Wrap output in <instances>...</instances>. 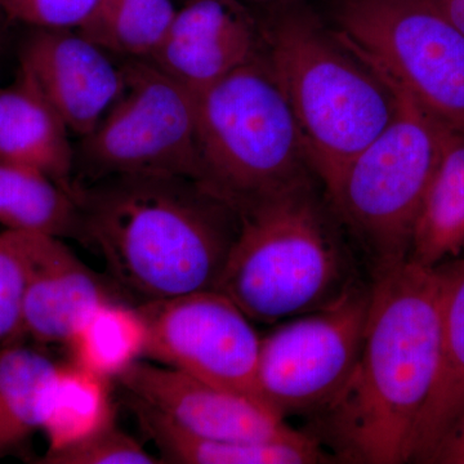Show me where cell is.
Wrapping results in <instances>:
<instances>
[{
	"label": "cell",
	"instance_id": "1",
	"mask_svg": "<svg viewBox=\"0 0 464 464\" xmlns=\"http://www.w3.org/2000/svg\"><path fill=\"white\" fill-rule=\"evenodd\" d=\"M372 277L359 359L320 420L341 459L406 463L438 373L448 265L406 259Z\"/></svg>",
	"mask_w": 464,
	"mask_h": 464
},
{
	"label": "cell",
	"instance_id": "2",
	"mask_svg": "<svg viewBox=\"0 0 464 464\" xmlns=\"http://www.w3.org/2000/svg\"><path fill=\"white\" fill-rule=\"evenodd\" d=\"M88 244L146 301L216 290L239 216L197 179L123 174L75 186Z\"/></svg>",
	"mask_w": 464,
	"mask_h": 464
},
{
	"label": "cell",
	"instance_id": "3",
	"mask_svg": "<svg viewBox=\"0 0 464 464\" xmlns=\"http://www.w3.org/2000/svg\"><path fill=\"white\" fill-rule=\"evenodd\" d=\"M259 24L266 63L329 200L351 161L392 121L398 94L307 9L284 5Z\"/></svg>",
	"mask_w": 464,
	"mask_h": 464
},
{
	"label": "cell",
	"instance_id": "4",
	"mask_svg": "<svg viewBox=\"0 0 464 464\" xmlns=\"http://www.w3.org/2000/svg\"><path fill=\"white\" fill-rule=\"evenodd\" d=\"M237 213L239 228L216 290L252 322L273 324L315 313L357 285L350 255L314 181Z\"/></svg>",
	"mask_w": 464,
	"mask_h": 464
},
{
	"label": "cell",
	"instance_id": "5",
	"mask_svg": "<svg viewBox=\"0 0 464 464\" xmlns=\"http://www.w3.org/2000/svg\"><path fill=\"white\" fill-rule=\"evenodd\" d=\"M197 139L198 181L235 212L316 177L264 52L197 94Z\"/></svg>",
	"mask_w": 464,
	"mask_h": 464
},
{
	"label": "cell",
	"instance_id": "6",
	"mask_svg": "<svg viewBox=\"0 0 464 464\" xmlns=\"http://www.w3.org/2000/svg\"><path fill=\"white\" fill-rule=\"evenodd\" d=\"M393 91L395 116L351 161L328 200L373 271L409 259L415 222L453 133Z\"/></svg>",
	"mask_w": 464,
	"mask_h": 464
},
{
	"label": "cell",
	"instance_id": "7",
	"mask_svg": "<svg viewBox=\"0 0 464 464\" xmlns=\"http://www.w3.org/2000/svg\"><path fill=\"white\" fill-rule=\"evenodd\" d=\"M333 17L393 90L464 136V34L432 0H340Z\"/></svg>",
	"mask_w": 464,
	"mask_h": 464
},
{
	"label": "cell",
	"instance_id": "8",
	"mask_svg": "<svg viewBox=\"0 0 464 464\" xmlns=\"http://www.w3.org/2000/svg\"><path fill=\"white\" fill-rule=\"evenodd\" d=\"M121 96L75 146L87 183L123 174L199 179L197 94L148 60L128 58Z\"/></svg>",
	"mask_w": 464,
	"mask_h": 464
},
{
	"label": "cell",
	"instance_id": "9",
	"mask_svg": "<svg viewBox=\"0 0 464 464\" xmlns=\"http://www.w3.org/2000/svg\"><path fill=\"white\" fill-rule=\"evenodd\" d=\"M369 310V286H353L332 306L306 314L261 338L258 382L277 414L320 411L355 368Z\"/></svg>",
	"mask_w": 464,
	"mask_h": 464
},
{
	"label": "cell",
	"instance_id": "10",
	"mask_svg": "<svg viewBox=\"0 0 464 464\" xmlns=\"http://www.w3.org/2000/svg\"><path fill=\"white\" fill-rule=\"evenodd\" d=\"M137 307L148 328L143 359L266 404L258 382L261 338L227 295L203 290Z\"/></svg>",
	"mask_w": 464,
	"mask_h": 464
},
{
	"label": "cell",
	"instance_id": "11",
	"mask_svg": "<svg viewBox=\"0 0 464 464\" xmlns=\"http://www.w3.org/2000/svg\"><path fill=\"white\" fill-rule=\"evenodd\" d=\"M116 381L128 395L200 438L288 442L308 436L286 426L282 415L264 402L148 360L134 362Z\"/></svg>",
	"mask_w": 464,
	"mask_h": 464
},
{
	"label": "cell",
	"instance_id": "12",
	"mask_svg": "<svg viewBox=\"0 0 464 464\" xmlns=\"http://www.w3.org/2000/svg\"><path fill=\"white\" fill-rule=\"evenodd\" d=\"M79 30L33 29L20 48V72L50 101L70 132L90 133L125 88V66Z\"/></svg>",
	"mask_w": 464,
	"mask_h": 464
},
{
	"label": "cell",
	"instance_id": "13",
	"mask_svg": "<svg viewBox=\"0 0 464 464\" xmlns=\"http://www.w3.org/2000/svg\"><path fill=\"white\" fill-rule=\"evenodd\" d=\"M261 24L240 0H188L146 60L198 94L262 54Z\"/></svg>",
	"mask_w": 464,
	"mask_h": 464
},
{
	"label": "cell",
	"instance_id": "14",
	"mask_svg": "<svg viewBox=\"0 0 464 464\" xmlns=\"http://www.w3.org/2000/svg\"><path fill=\"white\" fill-rule=\"evenodd\" d=\"M114 290L57 237H42L24 298V334L42 344L70 341Z\"/></svg>",
	"mask_w": 464,
	"mask_h": 464
},
{
	"label": "cell",
	"instance_id": "15",
	"mask_svg": "<svg viewBox=\"0 0 464 464\" xmlns=\"http://www.w3.org/2000/svg\"><path fill=\"white\" fill-rule=\"evenodd\" d=\"M464 418V257L448 265L438 373L415 426L411 462L439 463Z\"/></svg>",
	"mask_w": 464,
	"mask_h": 464
},
{
	"label": "cell",
	"instance_id": "16",
	"mask_svg": "<svg viewBox=\"0 0 464 464\" xmlns=\"http://www.w3.org/2000/svg\"><path fill=\"white\" fill-rule=\"evenodd\" d=\"M69 127L35 84L18 72L0 88V159L35 168L75 195Z\"/></svg>",
	"mask_w": 464,
	"mask_h": 464
},
{
	"label": "cell",
	"instance_id": "17",
	"mask_svg": "<svg viewBox=\"0 0 464 464\" xmlns=\"http://www.w3.org/2000/svg\"><path fill=\"white\" fill-rule=\"evenodd\" d=\"M127 406L140 430L154 442L161 463L174 464H313L329 462L319 440L308 435L298 441L246 442L200 438L154 408L128 395Z\"/></svg>",
	"mask_w": 464,
	"mask_h": 464
},
{
	"label": "cell",
	"instance_id": "18",
	"mask_svg": "<svg viewBox=\"0 0 464 464\" xmlns=\"http://www.w3.org/2000/svg\"><path fill=\"white\" fill-rule=\"evenodd\" d=\"M0 226L88 244L75 195L42 170L5 159H0Z\"/></svg>",
	"mask_w": 464,
	"mask_h": 464
},
{
	"label": "cell",
	"instance_id": "19",
	"mask_svg": "<svg viewBox=\"0 0 464 464\" xmlns=\"http://www.w3.org/2000/svg\"><path fill=\"white\" fill-rule=\"evenodd\" d=\"M464 257V136L451 133L420 207L409 259L439 267Z\"/></svg>",
	"mask_w": 464,
	"mask_h": 464
},
{
	"label": "cell",
	"instance_id": "20",
	"mask_svg": "<svg viewBox=\"0 0 464 464\" xmlns=\"http://www.w3.org/2000/svg\"><path fill=\"white\" fill-rule=\"evenodd\" d=\"M110 381L70 362L57 364L41 398V431L48 450L69 447L115 422Z\"/></svg>",
	"mask_w": 464,
	"mask_h": 464
},
{
	"label": "cell",
	"instance_id": "21",
	"mask_svg": "<svg viewBox=\"0 0 464 464\" xmlns=\"http://www.w3.org/2000/svg\"><path fill=\"white\" fill-rule=\"evenodd\" d=\"M148 328L139 307L123 302L102 304L70 341L74 364L111 381L145 357Z\"/></svg>",
	"mask_w": 464,
	"mask_h": 464
},
{
	"label": "cell",
	"instance_id": "22",
	"mask_svg": "<svg viewBox=\"0 0 464 464\" xmlns=\"http://www.w3.org/2000/svg\"><path fill=\"white\" fill-rule=\"evenodd\" d=\"M56 362L18 343L0 347V458L41 431V398Z\"/></svg>",
	"mask_w": 464,
	"mask_h": 464
},
{
	"label": "cell",
	"instance_id": "23",
	"mask_svg": "<svg viewBox=\"0 0 464 464\" xmlns=\"http://www.w3.org/2000/svg\"><path fill=\"white\" fill-rule=\"evenodd\" d=\"M177 9L173 0H101L94 16L79 32L114 56L146 60Z\"/></svg>",
	"mask_w": 464,
	"mask_h": 464
},
{
	"label": "cell",
	"instance_id": "24",
	"mask_svg": "<svg viewBox=\"0 0 464 464\" xmlns=\"http://www.w3.org/2000/svg\"><path fill=\"white\" fill-rule=\"evenodd\" d=\"M44 235L0 232V347L24 337V298Z\"/></svg>",
	"mask_w": 464,
	"mask_h": 464
},
{
	"label": "cell",
	"instance_id": "25",
	"mask_svg": "<svg viewBox=\"0 0 464 464\" xmlns=\"http://www.w3.org/2000/svg\"><path fill=\"white\" fill-rule=\"evenodd\" d=\"M42 464H158L139 440L119 429L115 422L69 447L47 451Z\"/></svg>",
	"mask_w": 464,
	"mask_h": 464
},
{
	"label": "cell",
	"instance_id": "26",
	"mask_svg": "<svg viewBox=\"0 0 464 464\" xmlns=\"http://www.w3.org/2000/svg\"><path fill=\"white\" fill-rule=\"evenodd\" d=\"M101 0H0L5 20L33 29L81 30L92 20Z\"/></svg>",
	"mask_w": 464,
	"mask_h": 464
},
{
	"label": "cell",
	"instance_id": "27",
	"mask_svg": "<svg viewBox=\"0 0 464 464\" xmlns=\"http://www.w3.org/2000/svg\"><path fill=\"white\" fill-rule=\"evenodd\" d=\"M432 2L464 34V0H432Z\"/></svg>",
	"mask_w": 464,
	"mask_h": 464
},
{
	"label": "cell",
	"instance_id": "28",
	"mask_svg": "<svg viewBox=\"0 0 464 464\" xmlns=\"http://www.w3.org/2000/svg\"><path fill=\"white\" fill-rule=\"evenodd\" d=\"M464 454V418L462 423H460L459 429L451 440L450 445H449L445 453L442 454L441 459L439 463H454L457 464L459 458Z\"/></svg>",
	"mask_w": 464,
	"mask_h": 464
},
{
	"label": "cell",
	"instance_id": "29",
	"mask_svg": "<svg viewBox=\"0 0 464 464\" xmlns=\"http://www.w3.org/2000/svg\"><path fill=\"white\" fill-rule=\"evenodd\" d=\"M240 2H244V0H240ZM246 2H292V0H246Z\"/></svg>",
	"mask_w": 464,
	"mask_h": 464
},
{
	"label": "cell",
	"instance_id": "30",
	"mask_svg": "<svg viewBox=\"0 0 464 464\" xmlns=\"http://www.w3.org/2000/svg\"><path fill=\"white\" fill-rule=\"evenodd\" d=\"M5 18L3 16L2 12H0V29H2L3 23H5Z\"/></svg>",
	"mask_w": 464,
	"mask_h": 464
},
{
	"label": "cell",
	"instance_id": "31",
	"mask_svg": "<svg viewBox=\"0 0 464 464\" xmlns=\"http://www.w3.org/2000/svg\"><path fill=\"white\" fill-rule=\"evenodd\" d=\"M457 464H464V454L462 457L459 458V460H458Z\"/></svg>",
	"mask_w": 464,
	"mask_h": 464
}]
</instances>
